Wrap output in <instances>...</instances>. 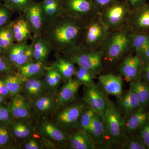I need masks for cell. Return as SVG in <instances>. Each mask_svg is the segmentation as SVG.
Returning a JSON list of instances; mask_svg holds the SVG:
<instances>
[{"label":"cell","mask_w":149,"mask_h":149,"mask_svg":"<svg viewBox=\"0 0 149 149\" xmlns=\"http://www.w3.org/2000/svg\"><path fill=\"white\" fill-rule=\"evenodd\" d=\"M85 23L64 13L46 22L42 36L56 53L65 55L80 47Z\"/></svg>","instance_id":"cell-1"},{"label":"cell","mask_w":149,"mask_h":149,"mask_svg":"<svg viewBox=\"0 0 149 149\" xmlns=\"http://www.w3.org/2000/svg\"><path fill=\"white\" fill-rule=\"evenodd\" d=\"M132 33L126 24L110 29L105 40L99 49L102 53L103 59L114 62L119 60L132 49Z\"/></svg>","instance_id":"cell-2"},{"label":"cell","mask_w":149,"mask_h":149,"mask_svg":"<svg viewBox=\"0 0 149 149\" xmlns=\"http://www.w3.org/2000/svg\"><path fill=\"white\" fill-rule=\"evenodd\" d=\"M109 31L99 14L85 23L80 47L88 49H98L105 40Z\"/></svg>","instance_id":"cell-3"},{"label":"cell","mask_w":149,"mask_h":149,"mask_svg":"<svg viewBox=\"0 0 149 149\" xmlns=\"http://www.w3.org/2000/svg\"><path fill=\"white\" fill-rule=\"evenodd\" d=\"M103 121L107 141L110 143L120 144L125 136L123 131L124 120L121 118L118 110L108 98Z\"/></svg>","instance_id":"cell-4"},{"label":"cell","mask_w":149,"mask_h":149,"mask_svg":"<svg viewBox=\"0 0 149 149\" xmlns=\"http://www.w3.org/2000/svg\"><path fill=\"white\" fill-rule=\"evenodd\" d=\"M65 56L74 64L85 68L95 75L99 74L102 68L103 56L99 49H88L79 47Z\"/></svg>","instance_id":"cell-5"},{"label":"cell","mask_w":149,"mask_h":149,"mask_svg":"<svg viewBox=\"0 0 149 149\" xmlns=\"http://www.w3.org/2000/svg\"><path fill=\"white\" fill-rule=\"evenodd\" d=\"M131 10L125 0L117 1L100 13L101 20L109 30L125 25Z\"/></svg>","instance_id":"cell-6"},{"label":"cell","mask_w":149,"mask_h":149,"mask_svg":"<svg viewBox=\"0 0 149 149\" xmlns=\"http://www.w3.org/2000/svg\"><path fill=\"white\" fill-rule=\"evenodd\" d=\"M63 13L85 23L100 14L92 0H62Z\"/></svg>","instance_id":"cell-7"},{"label":"cell","mask_w":149,"mask_h":149,"mask_svg":"<svg viewBox=\"0 0 149 149\" xmlns=\"http://www.w3.org/2000/svg\"><path fill=\"white\" fill-rule=\"evenodd\" d=\"M85 86L83 100L96 113L103 118L107 99L105 93L95 84Z\"/></svg>","instance_id":"cell-8"},{"label":"cell","mask_w":149,"mask_h":149,"mask_svg":"<svg viewBox=\"0 0 149 149\" xmlns=\"http://www.w3.org/2000/svg\"><path fill=\"white\" fill-rule=\"evenodd\" d=\"M22 14L30 26L33 36H42L47 19L40 2L34 1Z\"/></svg>","instance_id":"cell-9"},{"label":"cell","mask_w":149,"mask_h":149,"mask_svg":"<svg viewBox=\"0 0 149 149\" xmlns=\"http://www.w3.org/2000/svg\"><path fill=\"white\" fill-rule=\"evenodd\" d=\"M126 25L132 32L149 33V3L131 11Z\"/></svg>","instance_id":"cell-10"},{"label":"cell","mask_w":149,"mask_h":149,"mask_svg":"<svg viewBox=\"0 0 149 149\" xmlns=\"http://www.w3.org/2000/svg\"><path fill=\"white\" fill-rule=\"evenodd\" d=\"M144 64L143 59L140 56H127L123 59L119 66V72L127 82L140 79Z\"/></svg>","instance_id":"cell-11"},{"label":"cell","mask_w":149,"mask_h":149,"mask_svg":"<svg viewBox=\"0 0 149 149\" xmlns=\"http://www.w3.org/2000/svg\"><path fill=\"white\" fill-rule=\"evenodd\" d=\"M84 104H74L65 108L58 113L56 120L59 124L65 129H72L78 125L79 118L83 110Z\"/></svg>","instance_id":"cell-12"},{"label":"cell","mask_w":149,"mask_h":149,"mask_svg":"<svg viewBox=\"0 0 149 149\" xmlns=\"http://www.w3.org/2000/svg\"><path fill=\"white\" fill-rule=\"evenodd\" d=\"M9 25L15 42L27 44L28 40H32V29L22 14L11 21Z\"/></svg>","instance_id":"cell-13"},{"label":"cell","mask_w":149,"mask_h":149,"mask_svg":"<svg viewBox=\"0 0 149 149\" xmlns=\"http://www.w3.org/2000/svg\"><path fill=\"white\" fill-rule=\"evenodd\" d=\"M99 82L106 94L120 99L122 96L123 80L118 75L108 73L99 77Z\"/></svg>","instance_id":"cell-14"},{"label":"cell","mask_w":149,"mask_h":149,"mask_svg":"<svg viewBox=\"0 0 149 149\" xmlns=\"http://www.w3.org/2000/svg\"><path fill=\"white\" fill-rule=\"evenodd\" d=\"M149 119V113L141 107L136 112L124 120L123 131L125 134H130L139 130Z\"/></svg>","instance_id":"cell-15"},{"label":"cell","mask_w":149,"mask_h":149,"mask_svg":"<svg viewBox=\"0 0 149 149\" xmlns=\"http://www.w3.org/2000/svg\"><path fill=\"white\" fill-rule=\"evenodd\" d=\"M81 85L76 79L71 78L68 80L57 97L59 106H63L74 100Z\"/></svg>","instance_id":"cell-16"},{"label":"cell","mask_w":149,"mask_h":149,"mask_svg":"<svg viewBox=\"0 0 149 149\" xmlns=\"http://www.w3.org/2000/svg\"><path fill=\"white\" fill-rule=\"evenodd\" d=\"M13 118L16 119H29L31 112L25 99L19 94L13 96L8 108Z\"/></svg>","instance_id":"cell-17"},{"label":"cell","mask_w":149,"mask_h":149,"mask_svg":"<svg viewBox=\"0 0 149 149\" xmlns=\"http://www.w3.org/2000/svg\"><path fill=\"white\" fill-rule=\"evenodd\" d=\"M87 132H88L96 146L103 145L107 139L104 126L103 118L95 113L90 123Z\"/></svg>","instance_id":"cell-18"},{"label":"cell","mask_w":149,"mask_h":149,"mask_svg":"<svg viewBox=\"0 0 149 149\" xmlns=\"http://www.w3.org/2000/svg\"><path fill=\"white\" fill-rule=\"evenodd\" d=\"M32 41L34 60L46 63L53 51L52 46L42 36H33Z\"/></svg>","instance_id":"cell-19"},{"label":"cell","mask_w":149,"mask_h":149,"mask_svg":"<svg viewBox=\"0 0 149 149\" xmlns=\"http://www.w3.org/2000/svg\"><path fill=\"white\" fill-rule=\"evenodd\" d=\"M70 146L73 149H94L97 148L90 134L80 129L74 132L69 139Z\"/></svg>","instance_id":"cell-20"},{"label":"cell","mask_w":149,"mask_h":149,"mask_svg":"<svg viewBox=\"0 0 149 149\" xmlns=\"http://www.w3.org/2000/svg\"><path fill=\"white\" fill-rule=\"evenodd\" d=\"M56 54V62L52 67L61 74L63 79L67 81L74 75L75 70L74 63L66 56H61L59 54Z\"/></svg>","instance_id":"cell-21"},{"label":"cell","mask_w":149,"mask_h":149,"mask_svg":"<svg viewBox=\"0 0 149 149\" xmlns=\"http://www.w3.org/2000/svg\"><path fill=\"white\" fill-rule=\"evenodd\" d=\"M119 99V104L128 117L142 107L138 98L130 88Z\"/></svg>","instance_id":"cell-22"},{"label":"cell","mask_w":149,"mask_h":149,"mask_svg":"<svg viewBox=\"0 0 149 149\" xmlns=\"http://www.w3.org/2000/svg\"><path fill=\"white\" fill-rule=\"evenodd\" d=\"M46 63L33 61L18 68V74L22 78H32L37 77L44 72L46 69Z\"/></svg>","instance_id":"cell-23"},{"label":"cell","mask_w":149,"mask_h":149,"mask_svg":"<svg viewBox=\"0 0 149 149\" xmlns=\"http://www.w3.org/2000/svg\"><path fill=\"white\" fill-rule=\"evenodd\" d=\"M130 83V88L138 98L141 107L145 108L149 103V85L145 81H141V79Z\"/></svg>","instance_id":"cell-24"},{"label":"cell","mask_w":149,"mask_h":149,"mask_svg":"<svg viewBox=\"0 0 149 149\" xmlns=\"http://www.w3.org/2000/svg\"><path fill=\"white\" fill-rule=\"evenodd\" d=\"M40 3L47 21L63 13L62 0H42Z\"/></svg>","instance_id":"cell-25"},{"label":"cell","mask_w":149,"mask_h":149,"mask_svg":"<svg viewBox=\"0 0 149 149\" xmlns=\"http://www.w3.org/2000/svg\"><path fill=\"white\" fill-rule=\"evenodd\" d=\"M23 91L25 95L30 99L40 97L45 90L43 81L39 78H28L23 85Z\"/></svg>","instance_id":"cell-26"},{"label":"cell","mask_w":149,"mask_h":149,"mask_svg":"<svg viewBox=\"0 0 149 149\" xmlns=\"http://www.w3.org/2000/svg\"><path fill=\"white\" fill-rule=\"evenodd\" d=\"M149 43V33L132 32L131 47L136 54L141 56L147 50Z\"/></svg>","instance_id":"cell-27"},{"label":"cell","mask_w":149,"mask_h":149,"mask_svg":"<svg viewBox=\"0 0 149 149\" xmlns=\"http://www.w3.org/2000/svg\"><path fill=\"white\" fill-rule=\"evenodd\" d=\"M41 131L48 138L56 142L63 143L68 139L64 132L51 123H44L41 127Z\"/></svg>","instance_id":"cell-28"},{"label":"cell","mask_w":149,"mask_h":149,"mask_svg":"<svg viewBox=\"0 0 149 149\" xmlns=\"http://www.w3.org/2000/svg\"><path fill=\"white\" fill-rule=\"evenodd\" d=\"M29 45L14 43L6 52L4 57L11 65L13 66L15 63L22 54L24 52Z\"/></svg>","instance_id":"cell-29"},{"label":"cell","mask_w":149,"mask_h":149,"mask_svg":"<svg viewBox=\"0 0 149 149\" xmlns=\"http://www.w3.org/2000/svg\"><path fill=\"white\" fill-rule=\"evenodd\" d=\"M22 77L19 75L8 74L6 76L5 81L9 92L10 95L19 94L22 88Z\"/></svg>","instance_id":"cell-30"},{"label":"cell","mask_w":149,"mask_h":149,"mask_svg":"<svg viewBox=\"0 0 149 149\" xmlns=\"http://www.w3.org/2000/svg\"><path fill=\"white\" fill-rule=\"evenodd\" d=\"M74 75L76 78L75 79L85 86L95 84L93 81L95 74L83 67L77 65V68H75Z\"/></svg>","instance_id":"cell-31"},{"label":"cell","mask_w":149,"mask_h":149,"mask_svg":"<svg viewBox=\"0 0 149 149\" xmlns=\"http://www.w3.org/2000/svg\"><path fill=\"white\" fill-rule=\"evenodd\" d=\"M6 6L14 12L21 14L34 2V0H1Z\"/></svg>","instance_id":"cell-32"},{"label":"cell","mask_w":149,"mask_h":149,"mask_svg":"<svg viewBox=\"0 0 149 149\" xmlns=\"http://www.w3.org/2000/svg\"><path fill=\"white\" fill-rule=\"evenodd\" d=\"M121 148L126 149H147L139 135L123 137L120 143Z\"/></svg>","instance_id":"cell-33"},{"label":"cell","mask_w":149,"mask_h":149,"mask_svg":"<svg viewBox=\"0 0 149 149\" xmlns=\"http://www.w3.org/2000/svg\"><path fill=\"white\" fill-rule=\"evenodd\" d=\"M54 101L50 96H43L39 97L34 102V107L40 113H46L50 111L53 108Z\"/></svg>","instance_id":"cell-34"},{"label":"cell","mask_w":149,"mask_h":149,"mask_svg":"<svg viewBox=\"0 0 149 149\" xmlns=\"http://www.w3.org/2000/svg\"><path fill=\"white\" fill-rule=\"evenodd\" d=\"M96 113L89 107L87 109L83 110L78 121V125L80 129L87 131L90 123Z\"/></svg>","instance_id":"cell-35"},{"label":"cell","mask_w":149,"mask_h":149,"mask_svg":"<svg viewBox=\"0 0 149 149\" xmlns=\"http://www.w3.org/2000/svg\"><path fill=\"white\" fill-rule=\"evenodd\" d=\"M12 131L14 135L19 139L27 138L31 134V128L23 123L17 122L12 126Z\"/></svg>","instance_id":"cell-36"},{"label":"cell","mask_w":149,"mask_h":149,"mask_svg":"<svg viewBox=\"0 0 149 149\" xmlns=\"http://www.w3.org/2000/svg\"><path fill=\"white\" fill-rule=\"evenodd\" d=\"M34 60L33 47L32 43H31V44L29 45L24 52L17 59L13 66L18 68Z\"/></svg>","instance_id":"cell-37"},{"label":"cell","mask_w":149,"mask_h":149,"mask_svg":"<svg viewBox=\"0 0 149 149\" xmlns=\"http://www.w3.org/2000/svg\"><path fill=\"white\" fill-rule=\"evenodd\" d=\"M13 11L0 1V29L10 23Z\"/></svg>","instance_id":"cell-38"},{"label":"cell","mask_w":149,"mask_h":149,"mask_svg":"<svg viewBox=\"0 0 149 149\" xmlns=\"http://www.w3.org/2000/svg\"><path fill=\"white\" fill-rule=\"evenodd\" d=\"M11 135L9 130L6 124L0 125V148L8 146L10 143Z\"/></svg>","instance_id":"cell-39"},{"label":"cell","mask_w":149,"mask_h":149,"mask_svg":"<svg viewBox=\"0 0 149 149\" xmlns=\"http://www.w3.org/2000/svg\"><path fill=\"white\" fill-rule=\"evenodd\" d=\"M139 130V136L147 149H149V119Z\"/></svg>","instance_id":"cell-40"},{"label":"cell","mask_w":149,"mask_h":149,"mask_svg":"<svg viewBox=\"0 0 149 149\" xmlns=\"http://www.w3.org/2000/svg\"><path fill=\"white\" fill-rule=\"evenodd\" d=\"M117 0H92L99 13L106 9Z\"/></svg>","instance_id":"cell-41"},{"label":"cell","mask_w":149,"mask_h":149,"mask_svg":"<svg viewBox=\"0 0 149 149\" xmlns=\"http://www.w3.org/2000/svg\"><path fill=\"white\" fill-rule=\"evenodd\" d=\"M13 118L8 108L0 105V123L7 124L11 121Z\"/></svg>","instance_id":"cell-42"},{"label":"cell","mask_w":149,"mask_h":149,"mask_svg":"<svg viewBox=\"0 0 149 149\" xmlns=\"http://www.w3.org/2000/svg\"><path fill=\"white\" fill-rule=\"evenodd\" d=\"M12 67L4 57L0 56V74L10 73L13 71Z\"/></svg>","instance_id":"cell-43"},{"label":"cell","mask_w":149,"mask_h":149,"mask_svg":"<svg viewBox=\"0 0 149 149\" xmlns=\"http://www.w3.org/2000/svg\"><path fill=\"white\" fill-rule=\"evenodd\" d=\"M6 38L4 35L2 28L0 29V47L6 52L13 45Z\"/></svg>","instance_id":"cell-44"},{"label":"cell","mask_w":149,"mask_h":149,"mask_svg":"<svg viewBox=\"0 0 149 149\" xmlns=\"http://www.w3.org/2000/svg\"><path fill=\"white\" fill-rule=\"evenodd\" d=\"M45 81L49 87L54 88L57 86L54 78L52 67L49 68L47 70L45 77Z\"/></svg>","instance_id":"cell-45"},{"label":"cell","mask_w":149,"mask_h":149,"mask_svg":"<svg viewBox=\"0 0 149 149\" xmlns=\"http://www.w3.org/2000/svg\"><path fill=\"white\" fill-rule=\"evenodd\" d=\"M125 1H126L129 5L131 11L139 8L147 3V0H125Z\"/></svg>","instance_id":"cell-46"},{"label":"cell","mask_w":149,"mask_h":149,"mask_svg":"<svg viewBox=\"0 0 149 149\" xmlns=\"http://www.w3.org/2000/svg\"><path fill=\"white\" fill-rule=\"evenodd\" d=\"M141 77H143L145 82L149 85V61L144 62L141 73Z\"/></svg>","instance_id":"cell-47"},{"label":"cell","mask_w":149,"mask_h":149,"mask_svg":"<svg viewBox=\"0 0 149 149\" xmlns=\"http://www.w3.org/2000/svg\"><path fill=\"white\" fill-rule=\"evenodd\" d=\"M0 95L4 97L10 95L4 79H0Z\"/></svg>","instance_id":"cell-48"},{"label":"cell","mask_w":149,"mask_h":149,"mask_svg":"<svg viewBox=\"0 0 149 149\" xmlns=\"http://www.w3.org/2000/svg\"><path fill=\"white\" fill-rule=\"evenodd\" d=\"M25 148L27 149H39L40 148V147L37 141L32 139L25 144Z\"/></svg>","instance_id":"cell-49"},{"label":"cell","mask_w":149,"mask_h":149,"mask_svg":"<svg viewBox=\"0 0 149 149\" xmlns=\"http://www.w3.org/2000/svg\"><path fill=\"white\" fill-rule=\"evenodd\" d=\"M141 57L143 59L144 62L149 61V43L147 50Z\"/></svg>","instance_id":"cell-50"},{"label":"cell","mask_w":149,"mask_h":149,"mask_svg":"<svg viewBox=\"0 0 149 149\" xmlns=\"http://www.w3.org/2000/svg\"><path fill=\"white\" fill-rule=\"evenodd\" d=\"M5 54V52L0 47V56L4 57Z\"/></svg>","instance_id":"cell-51"},{"label":"cell","mask_w":149,"mask_h":149,"mask_svg":"<svg viewBox=\"0 0 149 149\" xmlns=\"http://www.w3.org/2000/svg\"><path fill=\"white\" fill-rule=\"evenodd\" d=\"M4 101V97L0 95V104L2 103Z\"/></svg>","instance_id":"cell-52"},{"label":"cell","mask_w":149,"mask_h":149,"mask_svg":"<svg viewBox=\"0 0 149 149\" xmlns=\"http://www.w3.org/2000/svg\"><path fill=\"white\" fill-rule=\"evenodd\" d=\"M1 1V0H0V1Z\"/></svg>","instance_id":"cell-53"}]
</instances>
